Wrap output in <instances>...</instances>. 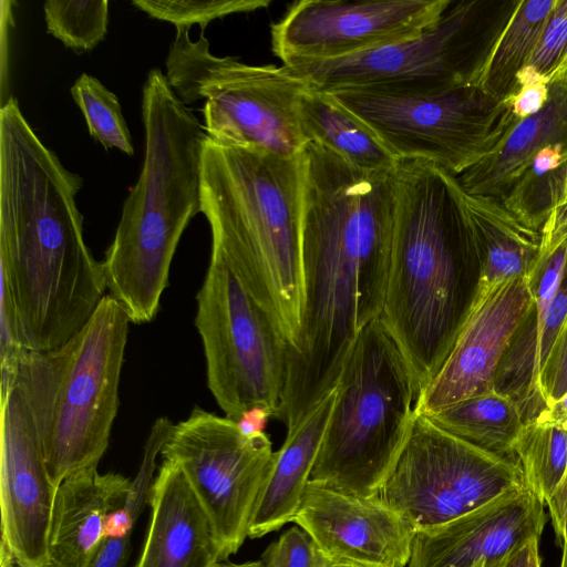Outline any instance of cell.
<instances>
[{"mask_svg": "<svg viewBox=\"0 0 567 567\" xmlns=\"http://www.w3.org/2000/svg\"><path fill=\"white\" fill-rule=\"evenodd\" d=\"M299 116L307 142L320 144L354 167L392 171L399 164L375 133L329 93L309 86Z\"/></svg>", "mask_w": 567, "mask_h": 567, "instance_id": "d4e9b609", "label": "cell"}, {"mask_svg": "<svg viewBox=\"0 0 567 567\" xmlns=\"http://www.w3.org/2000/svg\"><path fill=\"white\" fill-rule=\"evenodd\" d=\"M464 200L481 262L477 303L504 281L528 276L539 256L542 229L523 223L498 198L464 193Z\"/></svg>", "mask_w": 567, "mask_h": 567, "instance_id": "cb8c5ba5", "label": "cell"}, {"mask_svg": "<svg viewBox=\"0 0 567 567\" xmlns=\"http://www.w3.org/2000/svg\"><path fill=\"white\" fill-rule=\"evenodd\" d=\"M544 506L522 487L444 525L416 532L406 567H499L540 537Z\"/></svg>", "mask_w": 567, "mask_h": 567, "instance_id": "e0dca14e", "label": "cell"}, {"mask_svg": "<svg viewBox=\"0 0 567 567\" xmlns=\"http://www.w3.org/2000/svg\"><path fill=\"white\" fill-rule=\"evenodd\" d=\"M499 567H542L539 538L527 542Z\"/></svg>", "mask_w": 567, "mask_h": 567, "instance_id": "f35d334b", "label": "cell"}, {"mask_svg": "<svg viewBox=\"0 0 567 567\" xmlns=\"http://www.w3.org/2000/svg\"><path fill=\"white\" fill-rule=\"evenodd\" d=\"M563 555H561V563L560 567H567V505H566V512H565V518H564V533H563Z\"/></svg>", "mask_w": 567, "mask_h": 567, "instance_id": "7bdbcfd3", "label": "cell"}, {"mask_svg": "<svg viewBox=\"0 0 567 567\" xmlns=\"http://www.w3.org/2000/svg\"><path fill=\"white\" fill-rule=\"evenodd\" d=\"M293 523L333 563L406 567L415 529L379 496L363 497L309 481Z\"/></svg>", "mask_w": 567, "mask_h": 567, "instance_id": "2e32d148", "label": "cell"}, {"mask_svg": "<svg viewBox=\"0 0 567 567\" xmlns=\"http://www.w3.org/2000/svg\"><path fill=\"white\" fill-rule=\"evenodd\" d=\"M517 4L516 0H451L435 23L411 39L342 59L284 66L326 93L364 87L436 94L477 85Z\"/></svg>", "mask_w": 567, "mask_h": 567, "instance_id": "ba28073f", "label": "cell"}, {"mask_svg": "<svg viewBox=\"0 0 567 567\" xmlns=\"http://www.w3.org/2000/svg\"><path fill=\"white\" fill-rule=\"evenodd\" d=\"M548 85L545 106L519 120L493 152L457 176L465 194L502 199L543 148L567 147V79Z\"/></svg>", "mask_w": 567, "mask_h": 567, "instance_id": "7402d4cb", "label": "cell"}, {"mask_svg": "<svg viewBox=\"0 0 567 567\" xmlns=\"http://www.w3.org/2000/svg\"><path fill=\"white\" fill-rule=\"evenodd\" d=\"M264 567H327L329 559L298 525L285 530L261 556Z\"/></svg>", "mask_w": 567, "mask_h": 567, "instance_id": "e575fe53", "label": "cell"}, {"mask_svg": "<svg viewBox=\"0 0 567 567\" xmlns=\"http://www.w3.org/2000/svg\"><path fill=\"white\" fill-rule=\"evenodd\" d=\"M131 481L97 467L66 477L54 496L49 530L50 567H87L104 539L106 517L123 506Z\"/></svg>", "mask_w": 567, "mask_h": 567, "instance_id": "44dd1931", "label": "cell"}, {"mask_svg": "<svg viewBox=\"0 0 567 567\" xmlns=\"http://www.w3.org/2000/svg\"><path fill=\"white\" fill-rule=\"evenodd\" d=\"M166 80L184 105L205 100L207 137L223 144L295 157L307 145L299 106L309 84L286 66L249 65L216 56L200 34L177 28L166 59Z\"/></svg>", "mask_w": 567, "mask_h": 567, "instance_id": "9c48e42d", "label": "cell"}, {"mask_svg": "<svg viewBox=\"0 0 567 567\" xmlns=\"http://www.w3.org/2000/svg\"><path fill=\"white\" fill-rule=\"evenodd\" d=\"M174 424L167 417H159L151 429L143 451V458L138 472L131 483L125 503L110 513L104 525V538H131L134 525L148 503L156 458L161 454Z\"/></svg>", "mask_w": 567, "mask_h": 567, "instance_id": "4dcf8cb0", "label": "cell"}, {"mask_svg": "<svg viewBox=\"0 0 567 567\" xmlns=\"http://www.w3.org/2000/svg\"><path fill=\"white\" fill-rule=\"evenodd\" d=\"M130 319L109 293L86 324L63 346L24 351L12 386L37 427L50 482L97 467L118 409Z\"/></svg>", "mask_w": 567, "mask_h": 567, "instance_id": "8992f818", "label": "cell"}, {"mask_svg": "<svg viewBox=\"0 0 567 567\" xmlns=\"http://www.w3.org/2000/svg\"><path fill=\"white\" fill-rule=\"evenodd\" d=\"M451 0H301L271 25L284 65L357 55L401 42L435 23Z\"/></svg>", "mask_w": 567, "mask_h": 567, "instance_id": "5bb4252c", "label": "cell"}, {"mask_svg": "<svg viewBox=\"0 0 567 567\" xmlns=\"http://www.w3.org/2000/svg\"><path fill=\"white\" fill-rule=\"evenodd\" d=\"M548 97L549 85L547 83L539 82L520 87L511 100L513 114L518 120L535 115L545 106Z\"/></svg>", "mask_w": 567, "mask_h": 567, "instance_id": "8d00e7d4", "label": "cell"}, {"mask_svg": "<svg viewBox=\"0 0 567 567\" xmlns=\"http://www.w3.org/2000/svg\"><path fill=\"white\" fill-rule=\"evenodd\" d=\"M427 416L451 435L491 454L516 458L525 422L518 405L496 391L451 404Z\"/></svg>", "mask_w": 567, "mask_h": 567, "instance_id": "484cf974", "label": "cell"}, {"mask_svg": "<svg viewBox=\"0 0 567 567\" xmlns=\"http://www.w3.org/2000/svg\"><path fill=\"white\" fill-rule=\"evenodd\" d=\"M216 567H264L261 560L233 563L229 560L220 561Z\"/></svg>", "mask_w": 567, "mask_h": 567, "instance_id": "b9f144b4", "label": "cell"}, {"mask_svg": "<svg viewBox=\"0 0 567 567\" xmlns=\"http://www.w3.org/2000/svg\"><path fill=\"white\" fill-rule=\"evenodd\" d=\"M161 455L177 464L206 509L223 561L248 537L276 452L264 432L245 435L238 423L198 406L174 424Z\"/></svg>", "mask_w": 567, "mask_h": 567, "instance_id": "4fadbf2b", "label": "cell"}, {"mask_svg": "<svg viewBox=\"0 0 567 567\" xmlns=\"http://www.w3.org/2000/svg\"><path fill=\"white\" fill-rule=\"evenodd\" d=\"M329 94L362 120L398 162L430 163L456 177L493 152L519 121L509 102L478 85L436 94L364 87Z\"/></svg>", "mask_w": 567, "mask_h": 567, "instance_id": "30bf717a", "label": "cell"}, {"mask_svg": "<svg viewBox=\"0 0 567 567\" xmlns=\"http://www.w3.org/2000/svg\"><path fill=\"white\" fill-rule=\"evenodd\" d=\"M514 453L526 487L547 504L555 534L561 540L567 505V430L537 417L525 423Z\"/></svg>", "mask_w": 567, "mask_h": 567, "instance_id": "4316f807", "label": "cell"}, {"mask_svg": "<svg viewBox=\"0 0 567 567\" xmlns=\"http://www.w3.org/2000/svg\"><path fill=\"white\" fill-rule=\"evenodd\" d=\"M522 487L526 483L517 458L482 451L416 411L379 496L420 532Z\"/></svg>", "mask_w": 567, "mask_h": 567, "instance_id": "7c38bea8", "label": "cell"}, {"mask_svg": "<svg viewBox=\"0 0 567 567\" xmlns=\"http://www.w3.org/2000/svg\"><path fill=\"white\" fill-rule=\"evenodd\" d=\"M130 539L104 538L87 567H124L130 556Z\"/></svg>", "mask_w": 567, "mask_h": 567, "instance_id": "74e56055", "label": "cell"}, {"mask_svg": "<svg viewBox=\"0 0 567 567\" xmlns=\"http://www.w3.org/2000/svg\"><path fill=\"white\" fill-rule=\"evenodd\" d=\"M271 0H133L132 4L153 19L177 28L199 24L202 33L209 22L234 13L267 8Z\"/></svg>", "mask_w": 567, "mask_h": 567, "instance_id": "d6a6232c", "label": "cell"}, {"mask_svg": "<svg viewBox=\"0 0 567 567\" xmlns=\"http://www.w3.org/2000/svg\"><path fill=\"white\" fill-rule=\"evenodd\" d=\"M529 303L527 276L504 281L478 301L443 367L420 395L416 411L430 415L495 391L497 368Z\"/></svg>", "mask_w": 567, "mask_h": 567, "instance_id": "ac0fdd59", "label": "cell"}, {"mask_svg": "<svg viewBox=\"0 0 567 567\" xmlns=\"http://www.w3.org/2000/svg\"><path fill=\"white\" fill-rule=\"evenodd\" d=\"M0 567H47L55 496L29 408L12 386L0 394Z\"/></svg>", "mask_w": 567, "mask_h": 567, "instance_id": "9a60e30c", "label": "cell"}, {"mask_svg": "<svg viewBox=\"0 0 567 567\" xmlns=\"http://www.w3.org/2000/svg\"><path fill=\"white\" fill-rule=\"evenodd\" d=\"M567 199V152L563 162L538 177H520L501 199L532 228L540 230L550 212Z\"/></svg>", "mask_w": 567, "mask_h": 567, "instance_id": "1f68e13d", "label": "cell"}, {"mask_svg": "<svg viewBox=\"0 0 567 567\" xmlns=\"http://www.w3.org/2000/svg\"><path fill=\"white\" fill-rule=\"evenodd\" d=\"M82 185L10 96L0 109V279L13 293L27 350L66 343L106 296L76 206Z\"/></svg>", "mask_w": 567, "mask_h": 567, "instance_id": "7a4b0ae2", "label": "cell"}, {"mask_svg": "<svg viewBox=\"0 0 567 567\" xmlns=\"http://www.w3.org/2000/svg\"><path fill=\"white\" fill-rule=\"evenodd\" d=\"M567 53V0H556L535 51L517 76L520 87L549 83Z\"/></svg>", "mask_w": 567, "mask_h": 567, "instance_id": "836d02e7", "label": "cell"}, {"mask_svg": "<svg viewBox=\"0 0 567 567\" xmlns=\"http://www.w3.org/2000/svg\"><path fill=\"white\" fill-rule=\"evenodd\" d=\"M327 567H365V566H360V565H354V564H346V563L329 561Z\"/></svg>", "mask_w": 567, "mask_h": 567, "instance_id": "bcb514c9", "label": "cell"}, {"mask_svg": "<svg viewBox=\"0 0 567 567\" xmlns=\"http://www.w3.org/2000/svg\"><path fill=\"white\" fill-rule=\"evenodd\" d=\"M43 11L48 33L76 53L93 50L107 33V0H48Z\"/></svg>", "mask_w": 567, "mask_h": 567, "instance_id": "f546056e", "label": "cell"}, {"mask_svg": "<svg viewBox=\"0 0 567 567\" xmlns=\"http://www.w3.org/2000/svg\"><path fill=\"white\" fill-rule=\"evenodd\" d=\"M538 417L567 430V393Z\"/></svg>", "mask_w": 567, "mask_h": 567, "instance_id": "60d3db41", "label": "cell"}, {"mask_svg": "<svg viewBox=\"0 0 567 567\" xmlns=\"http://www.w3.org/2000/svg\"><path fill=\"white\" fill-rule=\"evenodd\" d=\"M14 567H22V566H14ZM47 567H50V566H47Z\"/></svg>", "mask_w": 567, "mask_h": 567, "instance_id": "7dc6e473", "label": "cell"}, {"mask_svg": "<svg viewBox=\"0 0 567 567\" xmlns=\"http://www.w3.org/2000/svg\"><path fill=\"white\" fill-rule=\"evenodd\" d=\"M302 154V153H301ZM282 157L206 136L200 213L219 256L291 346L302 311V155Z\"/></svg>", "mask_w": 567, "mask_h": 567, "instance_id": "277c9868", "label": "cell"}, {"mask_svg": "<svg viewBox=\"0 0 567 567\" xmlns=\"http://www.w3.org/2000/svg\"><path fill=\"white\" fill-rule=\"evenodd\" d=\"M328 392L298 423L287 431L252 515L248 537L260 538L281 528L299 508L336 400Z\"/></svg>", "mask_w": 567, "mask_h": 567, "instance_id": "603a6c76", "label": "cell"}, {"mask_svg": "<svg viewBox=\"0 0 567 567\" xmlns=\"http://www.w3.org/2000/svg\"><path fill=\"white\" fill-rule=\"evenodd\" d=\"M148 504L150 525L135 567H216L223 561L210 518L174 462L163 460Z\"/></svg>", "mask_w": 567, "mask_h": 567, "instance_id": "ffe728a7", "label": "cell"}, {"mask_svg": "<svg viewBox=\"0 0 567 567\" xmlns=\"http://www.w3.org/2000/svg\"><path fill=\"white\" fill-rule=\"evenodd\" d=\"M310 481L380 494L416 414V375L381 317L360 333L339 377Z\"/></svg>", "mask_w": 567, "mask_h": 567, "instance_id": "52a82bcc", "label": "cell"}, {"mask_svg": "<svg viewBox=\"0 0 567 567\" xmlns=\"http://www.w3.org/2000/svg\"><path fill=\"white\" fill-rule=\"evenodd\" d=\"M538 382L547 408L567 393V322L543 364Z\"/></svg>", "mask_w": 567, "mask_h": 567, "instance_id": "d590c367", "label": "cell"}, {"mask_svg": "<svg viewBox=\"0 0 567 567\" xmlns=\"http://www.w3.org/2000/svg\"><path fill=\"white\" fill-rule=\"evenodd\" d=\"M142 117V172L124 200L114 239L101 261L109 295L133 323L155 318L181 237L200 213L207 136L158 69H152L144 82Z\"/></svg>", "mask_w": 567, "mask_h": 567, "instance_id": "5b68a950", "label": "cell"}, {"mask_svg": "<svg viewBox=\"0 0 567 567\" xmlns=\"http://www.w3.org/2000/svg\"><path fill=\"white\" fill-rule=\"evenodd\" d=\"M567 256V223L551 212L542 227L537 261L527 276L530 303L499 362L495 391L511 398L525 423L547 410L538 383L537 355L543 327Z\"/></svg>", "mask_w": 567, "mask_h": 567, "instance_id": "d6986e66", "label": "cell"}, {"mask_svg": "<svg viewBox=\"0 0 567 567\" xmlns=\"http://www.w3.org/2000/svg\"><path fill=\"white\" fill-rule=\"evenodd\" d=\"M271 417V414L267 410L254 408L246 411L237 423L245 435H251L264 432L267 421Z\"/></svg>", "mask_w": 567, "mask_h": 567, "instance_id": "ab89813d", "label": "cell"}, {"mask_svg": "<svg viewBox=\"0 0 567 567\" xmlns=\"http://www.w3.org/2000/svg\"><path fill=\"white\" fill-rule=\"evenodd\" d=\"M556 0H520L499 35L477 85L509 102L519 91L517 76L529 62Z\"/></svg>", "mask_w": 567, "mask_h": 567, "instance_id": "83f0119b", "label": "cell"}, {"mask_svg": "<svg viewBox=\"0 0 567 567\" xmlns=\"http://www.w3.org/2000/svg\"><path fill=\"white\" fill-rule=\"evenodd\" d=\"M70 92L85 118L90 135L106 151L116 148L133 156L132 137L117 96L89 73H82Z\"/></svg>", "mask_w": 567, "mask_h": 567, "instance_id": "f1b7e54d", "label": "cell"}, {"mask_svg": "<svg viewBox=\"0 0 567 567\" xmlns=\"http://www.w3.org/2000/svg\"><path fill=\"white\" fill-rule=\"evenodd\" d=\"M395 168L364 171L316 142L302 151V311L278 415L287 431L337 386L361 331L382 313Z\"/></svg>", "mask_w": 567, "mask_h": 567, "instance_id": "6da1fadb", "label": "cell"}, {"mask_svg": "<svg viewBox=\"0 0 567 567\" xmlns=\"http://www.w3.org/2000/svg\"><path fill=\"white\" fill-rule=\"evenodd\" d=\"M555 216L565 223H567V199L560 203L557 207L551 210Z\"/></svg>", "mask_w": 567, "mask_h": 567, "instance_id": "f6af8a7d", "label": "cell"}, {"mask_svg": "<svg viewBox=\"0 0 567 567\" xmlns=\"http://www.w3.org/2000/svg\"><path fill=\"white\" fill-rule=\"evenodd\" d=\"M196 301L207 386L225 416L237 422L246 411L261 408L277 419L287 341L216 254L210 252Z\"/></svg>", "mask_w": 567, "mask_h": 567, "instance_id": "8fae6325", "label": "cell"}, {"mask_svg": "<svg viewBox=\"0 0 567 567\" xmlns=\"http://www.w3.org/2000/svg\"><path fill=\"white\" fill-rule=\"evenodd\" d=\"M561 79H567V53H566L563 62L559 64L558 69L556 70L550 82H553L555 80H561Z\"/></svg>", "mask_w": 567, "mask_h": 567, "instance_id": "ee69618b", "label": "cell"}, {"mask_svg": "<svg viewBox=\"0 0 567 567\" xmlns=\"http://www.w3.org/2000/svg\"><path fill=\"white\" fill-rule=\"evenodd\" d=\"M395 175L396 212L380 317L423 392L474 309L481 262L457 177L421 161L399 162Z\"/></svg>", "mask_w": 567, "mask_h": 567, "instance_id": "3957f363", "label": "cell"}]
</instances>
